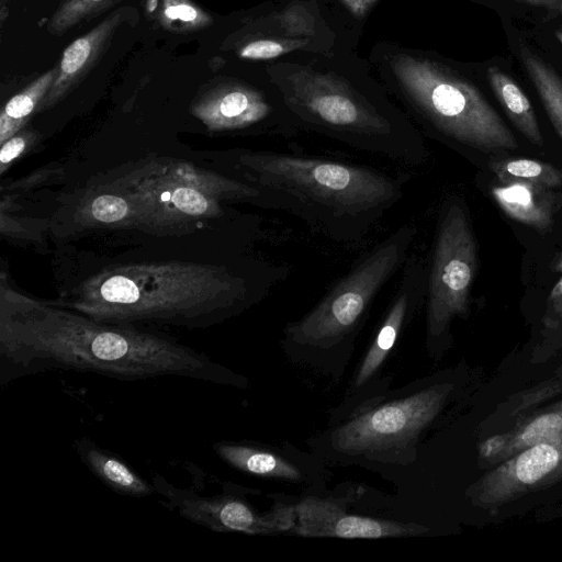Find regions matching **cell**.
<instances>
[{
	"mask_svg": "<svg viewBox=\"0 0 562 562\" xmlns=\"http://www.w3.org/2000/svg\"><path fill=\"white\" fill-rule=\"evenodd\" d=\"M293 531L304 537L379 539L420 535L423 526L348 514L336 501L304 498L294 505Z\"/></svg>",
	"mask_w": 562,
	"mask_h": 562,
	"instance_id": "12",
	"label": "cell"
},
{
	"mask_svg": "<svg viewBox=\"0 0 562 562\" xmlns=\"http://www.w3.org/2000/svg\"><path fill=\"white\" fill-rule=\"evenodd\" d=\"M120 1L122 0H64L50 18L47 30L54 36H61Z\"/></svg>",
	"mask_w": 562,
	"mask_h": 562,
	"instance_id": "23",
	"label": "cell"
},
{
	"mask_svg": "<svg viewBox=\"0 0 562 562\" xmlns=\"http://www.w3.org/2000/svg\"><path fill=\"white\" fill-rule=\"evenodd\" d=\"M561 296H562V278L553 286L550 297L553 300H558Z\"/></svg>",
	"mask_w": 562,
	"mask_h": 562,
	"instance_id": "31",
	"label": "cell"
},
{
	"mask_svg": "<svg viewBox=\"0 0 562 562\" xmlns=\"http://www.w3.org/2000/svg\"><path fill=\"white\" fill-rule=\"evenodd\" d=\"M35 137L34 133L31 132H22L13 135L9 139H7L1 145L0 150V165L1 172L4 171L5 166L10 165L15 158L21 156V154L27 147L30 140Z\"/></svg>",
	"mask_w": 562,
	"mask_h": 562,
	"instance_id": "27",
	"label": "cell"
},
{
	"mask_svg": "<svg viewBox=\"0 0 562 562\" xmlns=\"http://www.w3.org/2000/svg\"><path fill=\"white\" fill-rule=\"evenodd\" d=\"M427 263L426 331L435 345L456 315L465 313L476 269V243L463 203L447 200L438 214Z\"/></svg>",
	"mask_w": 562,
	"mask_h": 562,
	"instance_id": "7",
	"label": "cell"
},
{
	"mask_svg": "<svg viewBox=\"0 0 562 562\" xmlns=\"http://www.w3.org/2000/svg\"><path fill=\"white\" fill-rule=\"evenodd\" d=\"M294 47L295 45H284L283 43L272 40H258L241 47L238 52V56L246 59L263 60L278 57Z\"/></svg>",
	"mask_w": 562,
	"mask_h": 562,
	"instance_id": "26",
	"label": "cell"
},
{
	"mask_svg": "<svg viewBox=\"0 0 562 562\" xmlns=\"http://www.w3.org/2000/svg\"><path fill=\"white\" fill-rule=\"evenodd\" d=\"M83 223L126 226L138 224L137 215L133 203L124 195L109 189L86 199L79 210Z\"/></svg>",
	"mask_w": 562,
	"mask_h": 562,
	"instance_id": "20",
	"label": "cell"
},
{
	"mask_svg": "<svg viewBox=\"0 0 562 562\" xmlns=\"http://www.w3.org/2000/svg\"><path fill=\"white\" fill-rule=\"evenodd\" d=\"M151 483L166 508L212 531L269 535L293 530L295 525L294 506L277 504L260 513L232 484H225L220 494L206 496L175 486L160 474H154Z\"/></svg>",
	"mask_w": 562,
	"mask_h": 562,
	"instance_id": "9",
	"label": "cell"
},
{
	"mask_svg": "<svg viewBox=\"0 0 562 562\" xmlns=\"http://www.w3.org/2000/svg\"><path fill=\"white\" fill-rule=\"evenodd\" d=\"M427 265L422 256L412 252L401 270L396 291L372 344L359 366L351 383V394L372 379L403 329L418 314L426 301Z\"/></svg>",
	"mask_w": 562,
	"mask_h": 562,
	"instance_id": "11",
	"label": "cell"
},
{
	"mask_svg": "<svg viewBox=\"0 0 562 562\" xmlns=\"http://www.w3.org/2000/svg\"><path fill=\"white\" fill-rule=\"evenodd\" d=\"M555 37L559 40V42L562 44V31L555 32Z\"/></svg>",
	"mask_w": 562,
	"mask_h": 562,
	"instance_id": "32",
	"label": "cell"
},
{
	"mask_svg": "<svg viewBox=\"0 0 562 562\" xmlns=\"http://www.w3.org/2000/svg\"><path fill=\"white\" fill-rule=\"evenodd\" d=\"M560 299H561V301H562V296H561Z\"/></svg>",
	"mask_w": 562,
	"mask_h": 562,
	"instance_id": "34",
	"label": "cell"
},
{
	"mask_svg": "<svg viewBox=\"0 0 562 562\" xmlns=\"http://www.w3.org/2000/svg\"><path fill=\"white\" fill-rule=\"evenodd\" d=\"M392 65L406 100L432 137L477 150L517 148L513 132L474 85L428 59L398 55Z\"/></svg>",
	"mask_w": 562,
	"mask_h": 562,
	"instance_id": "6",
	"label": "cell"
},
{
	"mask_svg": "<svg viewBox=\"0 0 562 562\" xmlns=\"http://www.w3.org/2000/svg\"><path fill=\"white\" fill-rule=\"evenodd\" d=\"M74 449L85 467L114 493L143 498L156 494L154 484L145 480L114 452L88 437L74 441Z\"/></svg>",
	"mask_w": 562,
	"mask_h": 562,
	"instance_id": "14",
	"label": "cell"
},
{
	"mask_svg": "<svg viewBox=\"0 0 562 562\" xmlns=\"http://www.w3.org/2000/svg\"><path fill=\"white\" fill-rule=\"evenodd\" d=\"M558 268L562 270V261L559 263Z\"/></svg>",
	"mask_w": 562,
	"mask_h": 562,
	"instance_id": "33",
	"label": "cell"
},
{
	"mask_svg": "<svg viewBox=\"0 0 562 562\" xmlns=\"http://www.w3.org/2000/svg\"><path fill=\"white\" fill-rule=\"evenodd\" d=\"M191 111L212 132L255 130L259 134L290 137L285 130L270 122L274 108L266 97L241 83L225 82L207 89L192 103Z\"/></svg>",
	"mask_w": 562,
	"mask_h": 562,
	"instance_id": "10",
	"label": "cell"
},
{
	"mask_svg": "<svg viewBox=\"0 0 562 562\" xmlns=\"http://www.w3.org/2000/svg\"><path fill=\"white\" fill-rule=\"evenodd\" d=\"M562 429V418L557 414L540 416L530 423L521 435L526 445H538L555 436Z\"/></svg>",
	"mask_w": 562,
	"mask_h": 562,
	"instance_id": "25",
	"label": "cell"
},
{
	"mask_svg": "<svg viewBox=\"0 0 562 562\" xmlns=\"http://www.w3.org/2000/svg\"><path fill=\"white\" fill-rule=\"evenodd\" d=\"M519 56L552 125L562 138V78L527 46H520Z\"/></svg>",
	"mask_w": 562,
	"mask_h": 562,
	"instance_id": "19",
	"label": "cell"
},
{
	"mask_svg": "<svg viewBox=\"0 0 562 562\" xmlns=\"http://www.w3.org/2000/svg\"><path fill=\"white\" fill-rule=\"evenodd\" d=\"M159 24L167 31L189 33L213 24V18L192 0H161Z\"/></svg>",
	"mask_w": 562,
	"mask_h": 562,
	"instance_id": "22",
	"label": "cell"
},
{
	"mask_svg": "<svg viewBox=\"0 0 562 562\" xmlns=\"http://www.w3.org/2000/svg\"><path fill=\"white\" fill-rule=\"evenodd\" d=\"M288 270L263 261L246 271L181 261L120 265L85 280L64 307L112 324L204 328L259 303Z\"/></svg>",
	"mask_w": 562,
	"mask_h": 562,
	"instance_id": "2",
	"label": "cell"
},
{
	"mask_svg": "<svg viewBox=\"0 0 562 562\" xmlns=\"http://www.w3.org/2000/svg\"><path fill=\"white\" fill-rule=\"evenodd\" d=\"M417 234L414 223H405L357 258L308 313L285 326L286 349L321 356L351 345L375 297L401 272Z\"/></svg>",
	"mask_w": 562,
	"mask_h": 562,
	"instance_id": "4",
	"label": "cell"
},
{
	"mask_svg": "<svg viewBox=\"0 0 562 562\" xmlns=\"http://www.w3.org/2000/svg\"><path fill=\"white\" fill-rule=\"evenodd\" d=\"M353 13L362 15L374 0H345Z\"/></svg>",
	"mask_w": 562,
	"mask_h": 562,
	"instance_id": "29",
	"label": "cell"
},
{
	"mask_svg": "<svg viewBox=\"0 0 562 562\" xmlns=\"http://www.w3.org/2000/svg\"><path fill=\"white\" fill-rule=\"evenodd\" d=\"M122 10L109 14L92 30L75 40L63 53L58 75L38 111L55 106L90 74L106 52L122 21Z\"/></svg>",
	"mask_w": 562,
	"mask_h": 562,
	"instance_id": "13",
	"label": "cell"
},
{
	"mask_svg": "<svg viewBox=\"0 0 562 562\" xmlns=\"http://www.w3.org/2000/svg\"><path fill=\"white\" fill-rule=\"evenodd\" d=\"M111 190L133 203L138 224L158 232L223 216L224 203L229 201L266 207L254 186L169 158L139 165L115 180Z\"/></svg>",
	"mask_w": 562,
	"mask_h": 562,
	"instance_id": "5",
	"label": "cell"
},
{
	"mask_svg": "<svg viewBox=\"0 0 562 562\" xmlns=\"http://www.w3.org/2000/svg\"><path fill=\"white\" fill-rule=\"evenodd\" d=\"M440 403L441 394L435 389H419L411 395L355 413L330 431L329 446L347 457L392 461L413 448Z\"/></svg>",
	"mask_w": 562,
	"mask_h": 562,
	"instance_id": "8",
	"label": "cell"
},
{
	"mask_svg": "<svg viewBox=\"0 0 562 562\" xmlns=\"http://www.w3.org/2000/svg\"><path fill=\"white\" fill-rule=\"evenodd\" d=\"M490 166L499 182H529L551 190L562 186V170L540 160L507 158Z\"/></svg>",
	"mask_w": 562,
	"mask_h": 562,
	"instance_id": "21",
	"label": "cell"
},
{
	"mask_svg": "<svg viewBox=\"0 0 562 562\" xmlns=\"http://www.w3.org/2000/svg\"><path fill=\"white\" fill-rule=\"evenodd\" d=\"M559 452L547 443H538L517 460L516 475L524 483H535L555 468Z\"/></svg>",
	"mask_w": 562,
	"mask_h": 562,
	"instance_id": "24",
	"label": "cell"
},
{
	"mask_svg": "<svg viewBox=\"0 0 562 562\" xmlns=\"http://www.w3.org/2000/svg\"><path fill=\"white\" fill-rule=\"evenodd\" d=\"M232 166L235 178L262 193L267 209L348 247L360 246L405 192L398 176L323 157L243 149L232 154Z\"/></svg>",
	"mask_w": 562,
	"mask_h": 562,
	"instance_id": "3",
	"label": "cell"
},
{
	"mask_svg": "<svg viewBox=\"0 0 562 562\" xmlns=\"http://www.w3.org/2000/svg\"><path fill=\"white\" fill-rule=\"evenodd\" d=\"M57 75L58 65L41 75L5 103L0 115L1 144L15 135L26 123V119L35 110H38L41 103L53 87Z\"/></svg>",
	"mask_w": 562,
	"mask_h": 562,
	"instance_id": "18",
	"label": "cell"
},
{
	"mask_svg": "<svg viewBox=\"0 0 562 562\" xmlns=\"http://www.w3.org/2000/svg\"><path fill=\"white\" fill-rule=\"evenodd\" d=\"M501 446H502V438H493V439L486 441V443L483 447V451L487 456V454L494 453Z\"/></svg>",
	"mask_w": 562,
	"mask_h": 562,
	"instance_id": "30",
	"label": "cell"
},
{
	"mask_svg": "<svg viewBox=\"0 0 562 562\" xmlns=\"http://www.w3.org/2000/svg\"><path fill=\"white\" fill-rule=\"evenodd\" d=\"M212 448L226 464L246 474L289 481L302 476L296 465L263 448L231 441L215 442Z\"/></svg>",
	"mask_w": 562,
	"mask_h": 562,
	"instance_id": "16",
	"label": "cell"
},
{
	"mask_svg": "<svg viewBox=\"0 0 562 562\" xmlns=\"http://www.w3.org/2000/svg\"><path fill=\"white\" fill-rule=\"evenodd\" d=\"M521 1L533 4V5L543 7L550 11H554V12L562 14V0H521Z\"/></svg>",
	"mask_w": 562,
	"mask_h": 562,
	"instance_id": "28",
	"label": "cell"
},
{
	"mask_svg": "<svg viewBox=\"0 0 562 562\" xmlns=\"http://www.w3.org/2000/svg\"><path fill=\"white\" fill-rule=\"evenodd\" d=\"M49 371L121 381L178 376L244 387L245 376L164 334L93 319L1 286L0 386Z\"/></svg>",
	"mask_w": 562,
	"mask_h": 562,
	"instance_id": "1",
	"label": "cell"
},
{
	"mask_svg": "<svg viewBox=\"0 0 562 562\" xmlns=\"http://www.w3.org/2000/svg\"><path fill=\"white\" fill-rule=\"evenodd\" d=\"M491 192L508 217L538 229L551 225L555 206V195L551 189L516 181L499 182Z\"/></svg>",
	"mask_w": 562,
	"mask_h": 562,
	"instance_id": "15",
	"label": "cell"
},
{
	"mask_svg": "<svg viewBox=\"0 0 562 562\" xmlns=\"http://www.w3.org/2000/svg\"><path fill=\"white\" fill-rule=\"evenodd\" d=\"M487 80L516 128L535 145L542 146L543 138L533 108L518 83L497 66L487 68Z\"/></svg>",
	"mask_w": 562,
	"mask_h": 562,
	"instance_id": "17",
	"label": "cell"
}]
</instances>
